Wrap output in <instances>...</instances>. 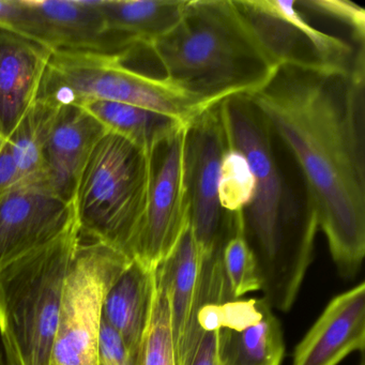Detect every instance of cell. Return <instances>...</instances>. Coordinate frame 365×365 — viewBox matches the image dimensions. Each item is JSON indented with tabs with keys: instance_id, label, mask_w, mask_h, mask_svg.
Listing matches in <instances>:
<instances>
[{
	"instance_id": "cell-1",
	"label": "cell",
	"mask_w": 365,
	"mask_h": 365,
	"mask_svg": "<svg viewBox=\"0 0 365 365\" xmlns=\"http://www.w3.org/2000/svg\"><path fill=\"white\" fill-rule=\"evenodd\" d=\"M365 66L349 71L279 66L247 96L300 170L339 274L365 255Z\"/></svg>"
},
{
	"instance_id": "cell-2",
	"label": "cell",
	"mask_w": 365,
	"mask_h": 365,
	"mask_svg": "<svg viewBox=\"0 0 365 365\" xmlns=\"http://www.w3.org/2000/svg\"><path fill=\"white\" fill-rule=\"evenodd\" d=\"M230 144L253 173L254 195L243 211L245 235L271 309L288 312L313 260L318 222L309 196L292 189L281 140L247 96L220 103Z\"/></svg>"
},
{
	"instance_id": "cell-3",
	"label": "cell",
	"mask_w": 365,
	"mask_h": 365,
	"mask_svg": "<svg viewBox=\"0 0 365 365\" xmlns=\"http://www.w3.org/2000/svg\"><path fill=\"white\" fill-rule=\"evenodd\" d=\"M138 48L159 63L162 76L209 106L253 95L279 67L236 0H187L170 33Z\"/></svg>"
},
{
	"instance_id": "cell-4",
	"label": "cell",
	"mask_w": 365,
	"mask_h": 365,
	"mask_svg": "<svg viewBox=\"0 0 365 365\" xmlns=\"http://www.w3.org/2000/svg\"><path fill=\"white\" fill-rule=\"evenodd\" d=\"M150 176V153L118 134H104L74 195L81 237L134 259L146 215Z\"/></svg>"
},
{
	"instance_id": "cell-5",
	"label": "cell",
	"mask_w": 365,
	"mask_h": 365,
	"mask_svg": "<svg viewBox=\"0 0 365 365\" xmlns=\"http://www.w3.org/2000/svg\"><path fill=\"white\" fill-rule=\"evenodd\" d=\"M81 241L76 226L0 270V337L21 365H50L63 286Z\"/></svg>"
},
{
	"instance_id": "cell-6",
	"label": "cell",
	"mask_w": 365,
	"mask_h": 365,
	"mask_svg": "<svg viewBox=\"0 0 365 365\" xmlns=\"http://www.w3.org/2000/svg\"><path fill=\"white\" fill-rule=\"evenodd\" d=\"M37 100L53 106H82L91 100L118 102L191 123L215 106L197 99L164 76L123 66L117 56L54 52Z\"/></svg>"
},
{
	"instance_id": "cell-7",
	"label": "cell",
	"mask_w": 365,
	"mask_h": 365,
	"mask_svg": "<svg viewBox=\"0 0 365 365\" xmlns=\"http://www.w3.org/2000/svg\"><path fill=\"white\" fill-rule=\"evenodd\" d=\"M132 260L82 239L63 286L50 365H98L104 297Z\"/></svg>"
},
{
	"instance_id": "cell-8",
	"label": "cell",
	"mask_w": 365,
	"mask_h": 365,
	"mask_svg": "<svg viewBox=\"0 0 365 365\" xmlns=\"http://www.w3.org/2000/svg\"><path fill=\"white\" fill-rule=\"evenodd\" d=\"M220 103L191 121L185 135V168L191 213L190 226L202 260L219 255L232 227L234 213L219 200L220 168L227 147Z\"/></svg>"
},
{
	"instance_id": "cell-9",
	"label": "cell",
	"mask_w": 365,
	"mask_h": 365,
	"mask_svg": "<svg viewBox=\"0 0 365 365\" xmlns=\"http://www.w3.org/2000/svg\"><path fill=\"white\" fill-rule=\"evenodd\" d=\"M254 33L279 66L349 71L358 50L341 38L316 29L294 0L237 1Z\"/></svg>"
},
{
	"instance_id": "cell-10",
	"label": "cell",
	"mask_w": 365,
	"mask_h": 365,
	"mask_svg": "<svg viewBox=\"0 0 365 365\" xmlns=\"http://www.w3.org/2000/svg\"><path fill=\"white\" fill-rule=\"evenodd\" d=\"M187 125L150 153L148 202L134 259L151 270L172 253L190 225L191 202L185 168Z\"/></svg>"
},
{
	"instance_id": "cell-11",
	"label": "cell",
	"mask_w": 365,
	"mask_h": 365,
	"mask_svg": "<svg viewBox=\"0 0 365 365\" xmlns=\"http://www.w3.org/2000/svg\"><path fill=\"white\" fill-rule=\"evenodd\" d=\"M24 37L54 52L117 56L129 43L108 31L100 0H25Z\"/></svg>"
},
{
	"instance_id": "cell-12",
	"label": "cell",
	"mask_w": 365,
	"mask_h": 365,
	"mask_svg": "<svg viewBox=\"0 0 365 365\" xmlns=\"http://www.w3.org/2000/svg\"><path fill=\"white\" fill-rule=\"evenodd\" d=\"M76 227L73 202L39 185L0 195V270Z\"/></svg>"
},
{
	"instance_id": "cell-13",
	"label": "cell",
	"mask_w": 365,
	"mask_h": 365,
	"mask_svg": "<svg viewBox=\"0 0 365 365\" xmlns=\"http://www.w3.org/2000/svg\"><path fill=\"white\" fill-rule=\"evenodd\" d=\"M108 132L83 106H59L42 151L41 187L73 202L83 170Z\"/></svg>"
},
{
	"instance_id": "cell-14",
	"label": "cell",
	"mask_w": 365,
	"mask_h": 365,
	"mask_svg": "<svg viewBox=\"0 0 365 365\" xmlns=\"http://www.w3.org/2000/svg\"><path fill=\"white\" fill-rule=\"evenodd\" d=\"M365 348V284L333 298L297 345L292 365H339Z\"/></svg>"
},
{
	"instance_id": "cell-15",
	"label": "cell",
	"mask_w": 365,
	"mask_h": 365,
	"mask_svg": "<svg viewBox=\"0 0 365 365\" xmlns=\"http://www.w3.org/2000/svg\"><path fill=\"white\" fill-rule=\"evenodd\" d=\"M52 54L38 42L0 29V134L7 140L37 101Z\"/></svg>"
},
{
	"instance_id": "cell-16",
	"label": "cell",
	"mask_w": 365,
	"mask_h": 365,
	"mask_svg": "<svg viewBox=\"0 0 365 365\" xmlns=\"http://www.w3.org/2000/svg\"><path fill=\"white\" fill-rule=\"evenodd\" d=\"M202 258L191 226L172 253L155 268L170 301L177 365H189L200 333L195 324Z\"/></svg>"
},
{
	"instance_id": "cell-17",
	"label": "cell",
	"mask_w": 365,
	"mask_h": 365,
	"mask_svg": "<svg viewBox=\"0 0 365 365\" xmlns=\"http://www.w3.org/2000/svg\"><path fill=\"white\" fill-rule=\"evenodd\" d=\"M153 271L132 260L108 288L102 307V319L119 335L136 362L153 307Z\"/></svg>"
},
{
	"instance_id": "cell-18",
	"label": "cell",
	"mask_w": 365,
	"mask_h": 365,
	"mask_svg": "<svg viewBox=\"0 0 365 365\" xmlns=\"http://www.w3.org/2000/svg\"><path fill=\"white\" fill-rule=\"evenodd\" d=\"M187 5V0H100L108 31L130 48L149 46L170 33Z\"/></svg>"
},
{
	"instance_id": "cell-19",
	"label": "cell",
	"mask_w": 365,
	"mask_h": 365,
	"mask_svg": "<svg viewBox=\"0 0 365 365\" xmlns=\"http://www.w3.org/2000/svg\"><path fill=\"white\" fill-rule=\"evenodd\" d=\"M80 106L97 118L108 132L123 136L149 153L189 125L146 108L118 102L91 100Z\"/></svg>"
},
{
	"instance_id": "cell-20",
	"label": "cell",
	"mask_w": 365,
	"mask_h": 365,
	"mask_svg": "<svg viewBox=\"0 0 365 365\" xmlns=\"http://www.w3.org/2000/svg\"><path fill=\"white\" fill-rule=\"evenodd\" d=\"M220 365H281L285 354L279 320L269 307L257 324L217 332Z\"/></svg>"
},
{
	"instance_id": "cell-21",
	"label": "cell",
	"mask_w": 365,
	"mask_h": 365,
	"mask_svg": "<svg viewBox=\"0 0 365 365\" xmlns=\"http://www.w3.org/2000/svg\"><path fill=\"white\" fill-rule=\"evenodd\" d=\"M57 110V106L37 100L8 138L23 185L41 187L42 151Z\"/></svg>"
},
{
	"instance_id": "cell-22",
	"label": "cell",
	"mask_w": 365,
	"mask_h": 365,
	"mask_svg": "<svg viewBox=\"0 0 365 365\" xmlns=\"http://www.w3.org/2000/svg\"><path fill=\"white\" fill-rule=\"evenodd\" d=\"M221 264L232 300L260 290L257 262L245 238L243 211L234 213L232 230L222 247Z\"/></svg>"
},
{
	"instance_id": "cell-23",
	"label": "cell",
	"mask_w": 365,
	"mask_h": 365,
	"mask_svg": "<svg viewBox=\"0 0 365 365\" xmlns=\"http://www.w3.org/2000/svg\"><path fill=\"white\" fill-rule=\"evenodd\" d=\"M155 290L150 317L138 354V365H177L170 301L165 286L153 271Z\"/></svg>"
},
{
	"instance_id": "cell-24",
	"label": "cell",
	"mask_w": 365,
	"mask_h": 365,
	"mask_svg": "<svg viewBox=\"0 0 365 365\" xmlns=\"http://www.w3.org/2000/svg\"><path fill=\"white\" fill-rule=\"evenodd\" d=\"M254 189L253 173L245 155L228 140L220 168L219 200L222 208L227 213L245 211L251 204Z\"/></svg>"
},
{
	"instance_id": "cell-25",
	"label": "cell",
	"mask_w": 365,
	"mask_h": 365,
	"mask_svg": "<svg viewBox=\"0 0 365 365\" xmlns=\"http://www.w3.org/2000/svg\"><path fill=\"white\" fill-rule=\"evenodd\" d=\"M301 11L336 21L349 29L354 44L364 46L365 10L349 0H297Z\"/></svg>"
},
{
	"instance_id": "cell-26",
	"label": "cell",
	"mask_w": 365,
	"mask_h": 365,
	"mask_svg": "<svg viewBox=\"0 0 365 365\" xmlns=\"http://www.w3.org/2000/svg\"><path fill=\"white\" fill-rule=\"evenodd\" d=\"M98 365H138L119 335L103 319L100 328Z\"/></svg>"
},
{
	"instance_id": "cell-27",
	"label": "cell",
	"mask_w": 365,
	"mask_h": 365,
	"mask_svg": "<svg viewBox=\"0 0 365 365\" xmlns=\"http://www.w3.org/2000/svg\"><path fill=\"white\" fill-rule=\"evenodd\" d=\"M23 185L11 145L0 134V195Z\"/></svg>"
},
{
	"instance_id": "cell-28",
	"label": "cell",
	"mask_w": 365,
	"mask_h": 365,
	"mask_svg": "<svg viewBox=\"0 0 365 365\" xmlns=\"http://www.w3.org/2000/svg\"><path fill=\"white\" fill-rule=\"evenodd\" d=\"M26 16L25 0H0V29L23 35Z\"/></svg>"
},
{
	"instance_id": "cell-29",
	"label": "cell",
	"mask_w": 365,
	"mask_h": 365,
	"mask_svg": "<svg viewBox=\"0 0 365 365\" xmlns=\"http://www.w3.org/2000/svg\"><path fill=\"white\" fill-rule=\"evenodd\" d=\"M217 332H202L189 365H220Z\"/></svg>"
},
{
	"instance_id": "cell-30",
	"label": "cell",
	"mask_w": 365,
	"mask_h": 365,
	"mask_svg": "<svg viewBox=\"0 0 365 365\" xmlns=\"http://www.w3.org/2000/svg\"><path fill=\"white\" fill-rule=\"evenodd\" d=\"M0 343L3 348V364L1 365H21L14 348L7 339L0 337Z\"/></svg>"
},
{
	"instance_id": "cell-31",
	"label": "cell",
	"mask_w": 365,
	"mask_h": 365,
	"mask_svg": "<svg viewBox=\"0 0 365 365\" xmlns=\"http://www.w3.org/2000/svg\"><path fill=\"white\" fill-rule=\"evenodd\" d=\"M3 364V348H1V343H0V365Z\"/></svg>"
},
{
	"instance_id": "cell-32",
	"label": "cell",
	"mask_w": 365,
	"mask_h": 365,
	"mask_svg": "<svg viewBox=\"0 0 365 365\" xmlns=\"http://www.w3.org/2000/svg\"><path fill=\"white\" fill-rule=\"evenodd\" d=\"M361 365H363V364H361Z\"/></svg>"
}]
</instances>
